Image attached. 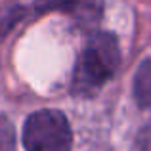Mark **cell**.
Returning <instances> with one entry per match:
<instances>
[{
    "mask_svg": "<svg viewBox=\"0 0 151 151\" xmlns=\"http://www.w3.org/2000/svg\"><path fill=\"white\" fill-rule=\"evenodd\" d=\"M121 61L119 42L111 33H96L81 55L73 78L75 94H96L103 82L115 75Z\"/></svg>",
    "mask_w": 151,
    "mask_h": 151,
    "instance_id": "cell-1",
    "label": "cell"
},
{
    "mask_svg": "<svg viewBox=\"0 0 151 151\" xmlns=\"http://www.w3.org/2000/svg\"><path fill=\"white\" fill-rule=\"evenodd\" d=\"M23 142L27 151H69L73 136L65 115L54 109H44L27 119Z\"/></svg>",
    "mask_w": 151,
    "mask_h": 151,
    "instance_id": "cell-2",
    "label": "cell"
},
{
    "mask_svg": "<svg viewBox=\"0 0 151 151\" xmlns=\"http://www.w3.org/2000/svg\"><path fill=\"white\" fill-rule=\"evenodd\" d=\"M38 12L61 10L77 17L81 23H96L101 14V0H37Z\"/></svg>",
    "mask_w": 151,
    "mask_h": 151,
    "instance_id": "cell-3",
    "label": "cell"
},
{
    "mask_svg": "<svg viewBox=\"0 0 151 151\" xmlns=\"http://www.w3.org/2000/svg\"><path fill=\"white\" fill-rule=\"evenodd\" d=\"M134 96L140 107H151V59H145L134 77Z\"/></svg>",
    "mask_w": 151,
    "mask_h": 151,
    "instance_id": "cell-4",
    "label": "cell"
},
{
    "mask_svg": "<svg viewBox=\"0 0 151 151\" xmlns=\"http://www.w3.org/2000/svg\"><path fill=\"white\" fill-rule=\"evenodd\" d=\"M25 10L19 4H8V6L0 8V38L23 17Z\"/></svg>",
    "mask_w": 151,
    "mask_h": 151,
    "instance_id": "cell-5",
    "label": "cell"
},
{
    "mask_svg": "<svg viewBox=\"0 0 151 151\" xmlns=\"http://www.w3.org/2000/svg\"><path fill=\"white\" fill-rule=\"evenodd\" d=\"M14 149H15L14 126L4 115H0V151H14Z\"/></svg>",
    "mask_w": 151,
    "mask_h": 151,
    "instance_id": "cell-6",
    "label": "cell"
},
{
    "mask_svg": "<svg viewBox=\"0 0 151 151\" xmlns=\"http://www.w3.org/2000/svg\"><path fill=\"white\" fill-rule=\"evenodd\" d=\"M136 149L138 151H151V122H147V124L138 132Z\"/></svg>",
    "mask_w": 151,
    "mask_h": 151,
    "instance_id": "cell-7",
    "label": "cell"
}]
</instances>
